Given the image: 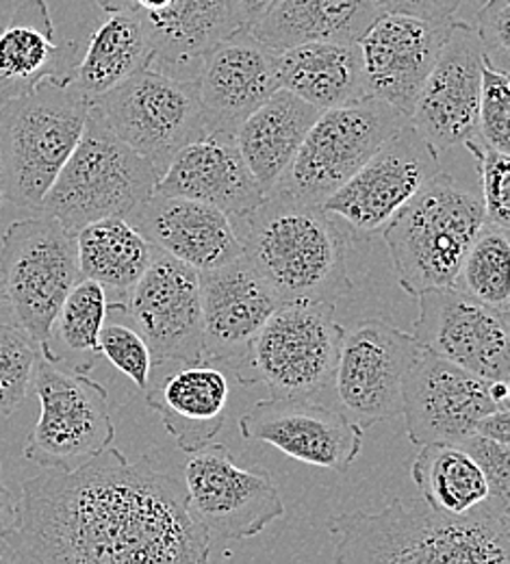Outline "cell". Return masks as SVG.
<instances>
[{
  "label": "cell",
  "mask_w": 510,
  "mask_h": 564,
  "mask_svg": "<svg viewBox=\"0 0 510 564\" xmlns=\"http://www.w3.org/2000/svg\"><path fill=\"white\" fill-rule=\"evenodd\" d=\"M437 172V150L409 122L326 198L322 209L346 221L355 239L369 241Z\"/></svg>",
  "instance_id": "obj_13"
},
{
  "label": "cell",
  "mask_w": 510,
  "mask_h": 564,
  "mask_svg": "<svg viewBox=\"0 0 510 564\" xmlns=\"http://www.w3.org/2000/svg\"><path fill=\"white\" fill-rule=\"evenodd\" d=\"M109 315L107 289L91 279H80L59 306L48 339L40 354L57 367L89 373L102 358L100 330Z\"/></svg>",
  "instance_id": "obj_34"
},
{
  "label": "cell",
  "mask_w": 510,
  "mask_h": 564,
  "mask_svg": "<svg viewBox=\"0 0 510 564\" xmlns=\"http://www.w3.org/2000/svg\"><path fill=\"white\" fill-rule=\"evenodd\" d=\"M411 478L422 499L447 517H467L487 506L491 487L476 460L454 443L420 445Z\"/></svg>",
  "instance_id": "obj_32"
},
{
  "label": "cell",
  "mask_w": 510,
  "mask_h": 564,
  "mask_svg": "<svg viewBox=\"0 0 510 564\" xmlns=\"http://www.w3.org/2000/svg\"><path fill=\"white\" fill-rule=\"evenodd\" d=\"M409 122V113L371 96L319 111L274 192L322 207Z\"/></svg>",
  "instance_id": "obj_9"
},
{
  "label": "cell",
  "mask_w": 510,
  "mask_h": 564,
  "mask_svg": "<svg viewBox=\"0 0 510 564\" xmlns=\"http://www.w3.org/2000/svg\"><path fill=\"white\" fill-rule=\"evenodd\" d=\"M2 304H4V297H2V284H0V308H2Z\"/></svg>",
  "instance_id": "obj_49"
},
{
  "label": "cell",
  "mask_w": 510,
  "mask_h": 564,
  "mask_svg": "<svg viewBox=\"0 0 510 564\" xmlns=\"http://www.w3.org/2000/svg\"><path fill=\"white\" fill-rule=\"evenodd\" d=\"M209 554L185 487L109 445L73 471L22 485L2 563L200 564Z\"/></svg>",
  "instance_id": "obj_1"
},
{
  "label": "cell",
  "mask_w": 510,
  "mask_h": 564,
  "mask_svg": "<svg viewBox=\"0 0 510 564\" xmlns=\"http://www.w3.org/2000/svg\"><path fill=\"white\" fill-rule=\"evenodd\" d=\"M18 521V497L9 491V487L2 480V469H0V563H2V550L4 541L15 528Z\"/></svg>",
  "instance_id": "obj_43"
},
{
  "label": "cell",
  "mask_w": 510,
  "mask_h": 564,
  "mask_svg": "<svg viewBox=\"0 0 510 564\" xmlns=\"http://www.w3.org/2000/svg\"><path fill=\"white\" fill-rule=\"evenodd\" d=\"M317 116L319 109L313 105L287 89H276L232 133L248 170L265 196L285 176Z\"/></svg>",
  "instance_id": "obj_26"
},
{
  "label": "cell",
  "mask_w": 510,
  "mask_h": 564,
  "mask_svg": "<svg viewBox=\"0 0 510 564\" xmlns=\"http://www.w3.org/2000/svg\"><path fill=\"white\" fill-rule=\"evenodd\" d=\"M452 22L382 11L359 40L367 94L411 116Z\"/></svg>",
  "instance_id": "obj_21"
},
{
  "label": "cell",
  "mask_w": 510,
  "mask_h": 564,
  "mask_svg": "<svg viewBox=\"0 0 510 564\" xmlns=\"http://www.w3.org/2000/svg\"><path fill=\"white\" fill-rule=\"evenodd\" d=\"M98 4L111 13V11H124V9H135V0H98Z\"/></svg>",
  "instance_id": "obj_46"
},
{
  "label": "cell",
  "mask_w": 510,
  "mask_h": 564,
  "mask_svg": "<svg viewBox=\"0 0 510 564\" xmlns=\"http://www.w3.org/2000/svg\"><path fill=\"white\" fill-rule=\"evenodd\" d=\"M76 254L80 279L129 293L150 263L152 246L129 219L107 217L76 232Z\"/></svg>",
  "instance_id": "obj_33"
},
{
  "label": "cell",
  "mask_w": 510,
  "mask_h": 564,
  "mask_svg": "<svg viewBox=\"0 0 510 564\" xmlns=\"http://www.w3.org/2000/svg\"><path fill=\"white\" fill-rule=\"evenodd\" d=\"M279 53L239 26L200 57L192 78L209 133L232 135L281 89Z\"/></svg>",
  "instance_id": "obj_18"
},
{
  "label": "cell",
  "mask_w": 510,
  "mask_h": 564,
  "mask_svg": "<svg viewBox=\"0 0 510 564\" xmlns=\"http://www.w3.org/2000/svg\"><path fill=\"white\" fill-rule=\"evenodd\" d=\"M413 337L420 348L487 380H509V313H502L456 284L417 295Z\"/></svg>",
  "instance_id": "obj_15"
},
{
  "label": "cell",
  "mask_w": 510,
  "mask_h": 564,
  "mask_svg": "<svg viewBox=\"0 0 510 564\" xmlns=\"http://www.w3.org/2000/svg\"><path fill=\"white\" fill-rule=\"evenodd\" d=\"M138 13L152 48L150 64L170 74L194 76L200 57L241 26L228 0H170L159 11Z\"/></svg>",
  "instance_id": "obj_28"
},
{
  "label": "cell",
  "mask_w": 510,
  "mask_h": 564,
  "mask_svg": "<svg viewBox=\"0 0 510 564\" xmlns=\"http://www.w3.org/2000/svg\"><path fill=\"white\" fill-rule=\"evenodd\" d=\"M228 2H230V9H232L237 22L241 26H250L270 9V4L274 0H228Z\"/></svg>",
  "instance_id": "obj_45"
},
{
  "label": "cell",
  "mask_w": 510,
  "mask_h": 564,
  "mask_svg": "<svg viewBox=\"0 0 510 564\" xmlns=\"http://www.w3.org/2000/svg\"><path fill=\"white\" fill-rule=\"evenodd\" d=\"M485 55L476 29L454 20L411 111V127L437 152L463 145L478 133Z\"/></svg>",
  "instance_id": "obj_17"
},
{
  "label": "cell",
  "mask_w": 510,
  "mask_h": 564,
  "mask_svg": "<svg viewBox=\"0 0 510 564\" xmlns=\"http://www.w3.org/2000/svg\"><path fill=\"white\" fill-rule=\"evenodd\" d=\"M40 346L15 324H0V415H11L33 384Z\"/></svg>",
  "instance_id": "obj_36"
},
{
  "label": "cell",
  "mask_w": 510,
  "mask_h": 564,
  "mask_svg": "<svg viewBox=\"0 0 510 564\" xmlns=\"http://www.w3.org/2000/svg\"><path fill=\"white\" fill-rule=\"evenodd\" d=\"M102 122L161 172L192 141L205 138L207 122L194 78L147 66L89 100Z\"/></svg>",
  "instance_id": "obj_10"
},
{
  "label": "cell",
  "mask_w": 510,
  "mask_h": 564,
  "mask_svg": "<svg viewBox=\"0 0 510 564\" xmlns=\"http://www.w3.org/2000/svg\"><path fill=\"white\" fill-rule=\"evenodd\" d=\"M380 11L406 13L424 20H447L460 9L463 0H376Z\"/></svg>",
  "instance_id": "obj_42"
},
{
  "label": "cell",
  "mask_w": 510,
  "mask_h": 564,
  "mask_svg": "<svg viewBox=\"0 0 510 564\" xmlns=\"http://www.w3.org/2000/svg\"><path fill=\"white\" fill-rule=\"evenodd\" d=\"M474 29L485 46L487 59L496 68L509 72L510 0H485Z\"/></svg>",
  "instance_id": "obj_41"
},
{
  "label": "cell",
  "mask_w": 510,
  "mask_h": 564,
  "mask_svg": "<svg viewBox=\"0 0 510 564\" xmlns=\"http://www.w3.org/2000/svg\"><path fill=\"white\" fill-rule=\"evenodd\" d=\"M376 0H274L250 33L274 51L311 42H359L380 15Z\"/></svg>",
  "instance_id": "obj_29"
},
{
  "label": "cell",
  "mask_w": 510,
  "mask_h": 564,
  "mask_svg": "<svg viewBox=\"0 0 510 564\" xmlns=\"http://www.w3.org/2000/svg\"><path fill=\"white\" fill-rule=\"evenodd\" d=\"M203 311V354L235 378L246 367L252 341L279 306L246 257L198 272Z\"/></svg>",
  "instance_id": "obj_22"
},
{
  "label": "cell",
  "mask_w": 510,
  "mask_h": 564,
  "mask_svg": "<svg viewBox=\"0 0 510 564\" xmlns=\"http://www.w3.org/2000/svg\"><path fill=\"white\" fill-rule=\"evenodd\" d=\"M152 48L138 9L111 11L91 33L74 66V85L91 100L150 66Z\"/></svg>",
  "instance_id": "obj_31"
},
{
  "label": "cell",
  "mask_w": 510,
  "mask_h": 564,
  "mask_svg": "<svg viewBox=\"0 0 510 564\" xmlns=\"http://www.w3.org/2000/svg\"><path fill=\"white\" fill-rule=\"evenodd\" d=\"M127 219L150 246L198 272L243 254L230 215L200 200L152 194Z\"/></svg>",
  "instance_id": "obj_24"
},
{
  "label": "cell",
  "mask_w": 510,
  "mask_h": 564,
  "mask_svg": "<svg viewBox=\"0 0 510 564\" xmlns=\"http://www.w3.org/2000/svg\"><path fill=\"white\" fill-rule=\"evenodd\" d=\"M78 46L57 44L44 0L22 2L0 31V102L29 91L46 76H68Z\"/></svg>",
  "instance_id": "obj_27"
},
{
  "label": "cell",
  "mask_w": 510,
  "mask_h": 564,
  "mask_svg": "<svg viewBox=\"0 0 510 564\" xmlns=\"http://www.w3.org/2000/svg\"><path fill=\"white\" fill-rule=\"evenodd\" d=\"M98 348L102 358H107L116 369H120L127 378L135 382V387L144 393L148 384V373L152 367V354L147 339L133 324L122 322H105Z\"/></svg>",
  "instance_id": "obj_39"
},
{
  "label": "cell",
  "mask_w": 510,
  "mask_h": 564,
  "mask_svg": "<svg viewBox=\"0 0 510 564\" xmlns=\"http://www.w3.org/2000/svg\"><path fill=\"white\" fill-rule=\"evenodd\" d=\"M243 257L279 304L330 302L352 291L348 237L319 205L270 192L254 209L232 217Z\"/></svg>",
  "instance_id": "obj_3"
},
{
  "label": "cell",
  "mask_w": 510,
  "mask_h": 564,
  "mask_svg": "<svg viewBox=\"0 0 510 564\" xmlns=\"http://www.w3.org/2000/svg\"><path fill=\"white\" fill-rule=\"evenodd\" d=\"M124 313L147 339L152 362L203 360V311L198 270L152 246L144 274L124 304H109Z\"/></svg>",
  "instance_id": "obj_16"
},
{
  "label": "cell",
  "mask_w": 510,
  "mask_h": 564,
  "mask_svg": "<svg viewBox=\"0 0 510 564\" xmlns=\"http://www.w3.org/2000/svg\"><path fill=\"white\" fill-rule=\"evenodd\" d=\"M482 224V200L438 170L380 232L402 289L417 297L454 284Z\"/></svg>",
  "instance_id": "obj_5"
},
{
  "label": "cell",
  "mask_w": 510,
  "mask_h": 564,
  "mask_svg": "<svg viewBox=\"0 0 510 564\" xmlns=\"http://www.w3.org/2000/svg\"><path fill=\"white\" fill-rule=\"evenodd\" d=\"M40 398V420L31 430L24 458L42 469L73 471L116 438L109 393L87 373L35 360L33 384Z\"/></svg>",
  "instance_id": "obj_11"
},
{
  "label": "cell",
  "mask_w": 510,
  "mask_h": 564,
  "mask_svg": "<svg viewBox=\"0 0 510 564\" xmlns=\"http://www.w3.org/2000/svg\"><path fill=\"white\" fill-rule=\"evenodd\" d=\"M279 80L315 109H333L367 98L359 42H311L279 53Z\"/></svg>",
  "instance_id": "obj_30"
},
{
  "label": "cell",
  "mask_w": 510,
  "mask_h": 564,
  "mask_svg": "<svg viewBox=\"0 0 510 564\" xmlns=\"http://www.w3.org/2000/svg\"><path fill=\"white\" fill-rule=\"evenodd\" d=\"M476 138L500 152L510 150L509 72L496 68L487 59V55H485V64H482Z\"/></svg>",
  "instance_id": "obj_37"
},
{
  "label": "cell",
  "mask_w": 510,
  "mask_h": 564,
  "mask_svg": "<svg viewBox=\"0 0 510 564\" xmlns=\"http://www.w3.org/2000/svg\"><path fill=\"white\" fill-rule=\"evenodd\" d=\"M509 228L485 219L467 250L454 284L476 300L510 315Z\"/></svg>",
  "instance_id": "obj_35"
},
{
  "label": "cell",
  "mask_w": 510,
  "mask_h": 564,
  "mask_svg": "<svg viewBox=\"0 0 510 564\" xmlns=\"http://www.w3.org/2000/svg\"><path fill=\"white\" fill-rule=\"evenodd\" d=\"M454 445L465 449L476 460L491 487V495L510 503L509 443H500L474 432Z\"/></svg>",
  "instance_id": "obj_40"
},
{
  "label": "cell",
  "mask_w": 510,
  "mask_h": 564,
  "mask_svg": "<svg viewBox=\"0 0 510 564\" xmlns=\"http://www.w3.org/2000/svg\"><path fill=\"white\" fill-rule=\"evenodd\" d=\"M476 432L500 443H510V406H500L485 415L476 425Z\"/></svg>",
  "instance_id": "obj_44"
},
{
  "label": "cell",
  "mask_w": 510,
  "mask_h": 564,
  "mask_svg": "<svg viewBox=\"0 0 510 564\" xmlns=\"http://www.w3.org/2000/svg\"><path fill=\"white\" fill-rule=\"evenodd\" d=\"M476 159V167L482 183V209L485 219L510 228V159L509 152H500L478 138L463 143Z\"/></svg>",
  "instance_id": "obj_38"
},
{
  "label": "cell",
  "mask_w": 510,
  "mask_h": 564,
  "mask_svg": "<svg viewBox=\"0 0 510 564\" xmlns=\"http://www.w3.org/2000/svg\"><path fill=\"white\" fill-rule=\"evenodd\" d=\"M89 98L68 76H46L0 102L2 200L40 212L46 192L73 154Z\"/></svg>",
  "instance_id": "obj_4"
},
{
  "label": "cell",
  "mask_w": 510,
  "mask_h": 564,
  "mask_svg": "<svg viewBox=\"0 0 510 564\" xmlns=\"http://www.w3.org/2000/svg\"><path fill=\"white\" fill-rule=\"evenodd\" d=\"M500 406L509 404L493 400L491 380L424 348L406 376L402 415L415 445L458 443Z\"/></svg>",
  "instance_id": "obj_19"
},
{
  "label": "cell",
  "mask_w": 510,
  "mask_h": 564,
  "mask_svg": "<svg viewBox=\"0 0 510 564\" xmlns=\"http://www.w3.org/2000/svg\"><path fill=\"white\" fill-rule=\"evenodd\" d=\"M0 203H2V170H0Z\"/></svg>",
  "instance_id": "obj_48"
},
{
  "label": "cell",
  "mask_w": 510,
  "mask_h": 564,
  "mask_svg": "<svg viewBox=\"0 0 510 564\" xmlns=\"http://www.w3.org/2000/svg\"><path fill=\"white\" fill-rule=\"evenodd\" d=\"M156 178L154 165L120 140L89 105L83 133L46 192L40 213L55 217L76 235L98 219H127L152 196Z\"/></svg>",
  "instance_id": "obj_6"
},
{
  "label": "cell",
  "mask_w": 510,
  "mask_h": 564,
  "mask_svg": "<svg viewBox=\"0 0 510 564\" xmlns=\"http://www.w3.org/2000/svg\"><path fill=\"white\" fill-rule=\"evenodd\" d=\"M337 563L509 564L510 503L491 499L467 517H447L424 499H393L380 512L330 521Z\"/></svg>",
  "instance_id": "obj_2"
},
{
  "label": "cell",
  "mask_w": 510,
  "mask_h": 564,
  "mask_svg": "<svg viewBox=\"0 0 510 564\" xmlns=\"http://www.w3.org/2000/svg\"><path fill=\"white\" fill-rule=\"evenodd\" d=\"M246 441L279 447L293 460L348 471L363 449V427L328 404L279 398L257 402L239 417Z\"/></svg>",
  "instance_id": "obj_20"
},
{
  "label": "cell",
  "mask_w": 510,
  "mask_h": 564,
  "mask_svg": "<svg viewBox=\"0 0 510 564\" xmlns=\"http://www.w3.org/2000/svg\"><path fill=\"white\" fill-rule=\"evenodd\" d=\"M80 281L76 235L62 221L40 213L13 221L0 246L2 297L20 326L42 350L53 319Z\"/></svg>",
  "instance_id": "obj_8"
},
{
  "label": "cell",
  "mask_w": 510,
  "mask_h": 564,
  "mask_svg": "<svg viewBox=\"0 0 510 564\" xmlns=\"http://www.w3.org/2000/svg\"><path fill=\"white\" fill-rule=\"evenodd\" d=\"M152 194L200 200L230 219L252 212L265 198L228 133H207L181 148L156 178Z\"/></svg>",
  "instance_id": "obj_25"
},
{
  "label": "cell",
  "mask_w": 510,
  "mask_h": 564,
  "mask_svg": "<svg viewBox=\"0 0 510 564\" xmlns=\"http://www.w3.org/2000/svg\"><path fill=\"white\" fill-rule=\"evenodd\" d=\"M170 0H135V9L138 11H144V13H152V11H159L167 4Z\"/></svg>",
  "instance_id": "obj_47"
},
{
  "label": "cell",
  "mask_w": 510,
  "mask_h": 564,
  "mask_svg": "<svg viewBox=\"0 0 510 564\" xmlns=\"http://www.w3.org/2000/svg\"><path fill=\"white\" fill-rule=\"evenodd\" d=\"M344 326L330 302L279 304L248 354L239 382L265 384L279 398L322 402L335 391Z\"/></svg>",
  "instance_id": "obj_7"
},
{
  "label": "cell",
  "mask_w": 510,
  "mask_h": 564,
  "mask_svg": "<svg viewBox=\"0 0 510 564\" xmlns=\"http://www.w3.org/2000/svg\"><path fill=\"white\" fill-rule=\"evenodd\" d=\"M228 393L224 369L207 358L152 362L144 389L148 406L185 454L216 438L226 422Z\"/></svg>",
  "instance_id": "obj_23"
},
{
  "label": "cell",
  "mask_w": 510,
  "mask_h": 564,
  "mask_svg": "<svg viewBox=\"0 0 510 564\" xmlns=\"http://www.w3.org/2000/svg\"><path fill=\"white\" fill-rule=\"evenodd\" d=\"M189 456L187 508L211 541L252 539L285 514L274 480L265 471L239 467L226 445L209 443Z\"/></svg>",
  "instance_id": "obj_12"
},
{
  "label": "cell",
  "mask_w": 510,
  "mask_h": 564,
  "mask_svg": "<svg viewBox=\"0 0 510 564\" xmlns=\"http://www.w3.org/2000/svg\"><path fill=\"white\" fill-rule=\"evenodd\" d=\"M420 352L413 335L382 319L344 328L335 371L341 413L361 427L400 417L406 376Z\"/></svg>",
  "instance_id": "obj_14"
}]
</instances>
